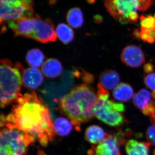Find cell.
<instances>
[{"label":"cell","mask_w":155,"mask_h":155,"mask_svg":"<svg viewBox=\"0 0 155 155\" xmlns=\"http://www.w3.org/2000/svg\"><path fill=\"white\" fill-rule=\"evenodd\" d=\"M16 65L22 71V84L25 87L30 90H35L41 85L44 77L39 69L32 67L25 69L20 64Z\"/></svg>","instance_id":"obj_11"},{"label":"cell","mask_w":155,"mask_h":155,"mask_svg":"<svg viewBox=\"0 0 155 155\" xmlns=\"http://www.w3.org/2000/svg\"><path fill=\"white\" fill-rule=\"evenodd\" d=\"M45 57L43 53L38 49H33L28 51L26 60L28 65L34 68L42 67Z\"/></svg>","instance_id":"obj_21"},{"label":"cell","mask_w":155,"mask_h":155,"mask_svg":"<svg viewBox=\"0 0 155 155\" xmlns=\"http://www.w3.org/2000/svg\"><path fill=\"white\" fill-rule=\"evenodd\" d=\"M152 97L155 101V91H153L151 94Z\"/></svg>","instance_id":"obj_33"},{"label":"cell","mask_w":155,"mask_h":155,"mask_svg":"<svg viewBox=\"0 0 155 155\" xmlns=\"http://www.w3.org/2000/svg\"><path fill=\"white\" fill-rule=\"evenodd\" d=\"M56 32L58 38L65 44L70 43L74 39V31L70 26L65 23L58 24Z\"/></svg>","instance_id":"obj_20"},{"label":"cell","mask_w":155,"mask_h":155,"mask_svg":"<svg viewBox=\"0 0 155 155\" xmlns=\"http://www.w3.org/2000/svg\"><path fill=\"white\" fill-rule=\"evenodd\" d=\"M33 0H0L1 23L34 16Z\"/></svg>","instance_id":"obj_6"},{"label":"cell","mask_w":155,"mask_h":155,"mask_svg":"<svg viewBox=\"0 0 155 155\" xmlns=\"http://www.w3.org/2000/svg\"><path fill=\"white\" fill-rule=\"evenodd\" d=\"M67 20L71 27L76 28H80L84 22L82 11L78 8L70 9L67 14Z\"/></svg>","instance_id":"obj_19"},{"label":"cell","mask_w":155,"mask_h":155,"mask_svg":"<svg viewBox=\"0 0 155 155\" xmlns=\"http://www.w3.org/2000/svg\"><path fill=\"white\" fill-rule=\"evenodd\" d=\"M150 120L152 124H155V110L152 116L150 117Z\"/></svg>","instance_id":"obj_31"},{"label":"cell","mask_w":155,"mask_h":155,"mask_svg":"<svg viewBox=\"0 0 155 155\" xmlns=\"http://www.w3.org/2000/svg\"><path fill=\"white\" fill-rule=\"evenodd\" d=\"M125 143V139L120 136L110 134L104 141L94 145L87 153L88 155H121L120 145Z\"/></svg>","instance_id":"obj_9"},{"label":"cell","mask_w":155,"mask_h":155,"mask_svg":"<svg viewBox=\"0 0 155 155\" xmlns=\"http://www.w3.org/2000/svg\"><path fill=\"white\" fill-rule=\"evenodd\" d=\"M87 1L90 4H94L96 2L95 0H87Z\"/></svg>","instance_id":"obj_32"},{"label":"cell","mask_w":155,"mask_h":155,"mask_svg":"<svg viewBox=\"0 0 155 155\" xmlns=\"http://www.w3.org/2000/svg\"><path fill=\"white\" fill-rule=\"evenodd\" d=\"M138 14L136 11H133L129 15L128 22L131 24H134L137 22L138 19Z\"/></svg>","instance_id":"obj_27"},{"label":"cell","mask_w":155,"mask_h":155,"mask_svg":"<svg viewBox=\"0 0 155 155\" xmlns=\"http://www.w3.org/2000/svg\"><path fill=\"white\" fill-rule=\"evenodd\" d=\"M94 22L97 24H101L102 22L103 18L100 15H96L94 17Z\"/></svg>","instance_id":"obj_29"},{"label":"cell","mask_w":155,"mask_h":155,"mask_svg":"<svg viewBox=\"0 0 155 155\" xmlns=\"http://www.w3.org/2000/svg\"><path fill=\"white\" fill-rule=\"evenodd\" d=\"M99 81L100 83L105 88L112 90L119 84L120 77L118 72L115 70L108 69L100 74Z\"/></svg>","instance_id":"obj_14"},{"label":"cell","mask_w":155,"mask_h":155,"mask_svg":"<svg viewBox=\"0 0 155 155\" xmlns=\"http://www.w3.org/2000/svg\"><path fill=\"white\" fill-rule=\"evenodd\" d=\"M150 92L145 89H142L134 96L133 102L136 107L142 111L151 102Z\"/></svg>","instance_id":"obj_17"},{"label":"cell","mask_w":155,"mask_h":155,"mask_svg":"<svg viewBox=\"0 0 155 155\" xmlns=\"http://www.w3.org/2000/svg\"><path fill=\"white\" fill-rule=\"evenodd\" d=\"M133 35L136 38L141 39V31H140L138 29H135L133 32Z\"/></svg>","instance_id":"obj_30"},{"label":"cell","mask_w":155,"mask_h":155,"mask_svg":"<svg viewBox=\"0 0 155 155\" xmlns=\"http://www.w3.org/2000/svg\"><path fill=\"white\" fill-rule=\"evenodd\" d=\"M1 96L0 104L5 108L17 101L22 95L20 93L22 84V75L17 65L14 67L7 59L1 61Z\"/></svg>","instance_id":"obj_4"},{"label":"cell","mask_w":155,"mask_h":155,"mask_svg":"<svg viewBox=\"0 0 155 155\" xmlns=\"http://www.w3.org/2000/svg\"><path fill=\"white\" fill-rule=\"evenodd\" d=\"M61 62L56 59H48L42 67L43 74L49 78H56L60 76L62 72Z\"/></svg>","instance_id":"obj_15"},{"label":"cell","mask_w":155,"mask_h":155,"mask_svg":"<svg viewBox=\"0 0 155 155\" xmlns=\"http://www.w3.org/2000/svg\"><path fill=\"white\" fill-rule=\"evenodd\" d=\"M121 60L125 65L132 68L140 67L145 62L144 53L141 48L134 45H129L122 50Z\"/></svg>","instance_id":"obj_10"},{"label":"cell","mask_w":155,"mask_h":155,"mask_svg":"<svg viewBox=\"0 0 155 155\" xmlns=\"http://www.w3.org/2000/svg\"><path fill=\"white\" fill-rule=\"evenodd\" d=\"M13 106L11 113L1 116V124L17 128L32 142L36 140L46 147L56 134L49 110L34 91L22 95Z\"/></svg>","instance_id":"obj_1"},{"label":"cell","mask_w":155,"mask_h":155,"mask_svg":"<svg viewBox=\"0 0 155 155\" xmlns=\"http://www.w3.org/2000/svg\"><path fill=\"white\" fill-rule=\"evenodd\" d=\"M98 91L97 92V96L98 100H108L110 97V94L106 89L101 84H98Z\"/></svg>","instance_id":"obj_24"},{"label":"cell","mask_w":155,"mask_h":155,"mask_svg":"<svg viewBox=\"0 0 155 155\" xmlns=\"http://www.w3.org/2000/svg\"><path fill=\"white\" fill-rule=\"evenodd\" d=\"M154 67L152 63L151 62L145 64L143 67V71L146 74H150L154 71Z\"/></svg>","instance_id":"obj_28"},{"label":"cell","mask_w":155,"mask_h":155,"mask_svg":"<svg viewBox=\"0 0 155 155\" xmlns=\"http://www.w3.org/2000/svg\"><path fill=\"white\" fill-rule=\"evenodd\" d=\"M104 5L108 13L122 24H127L130 13L138 8L137 0H105Z\"/></svg>","instance_id":"obj_8"},{"label":"cell","mask_w":155,"mask_h":155,"mask_svg":"<svg viewBox=\"0 0 155 155\" xmlns=\"http://www.w3.org/2000/svg\"><path fill=\"white\" fill-rule=\"evenodd\" d=\"M110 134L107 133L101 127L97 125H92L87 128L85 138L87 141L94 145L98 144L107 138Z\"/></svg>","instance_id":"obj_13"},{"label":"cell","mask_w":155,"mask_h":155,"mask_svg":"<svg viewBox=\"0 0 155 155\" xmlns=\"http://www.w3.org/2000/svg\"><path fill=\"white\" fill-rule=\"evenodd\" d=\"M97 100L94 109V116L97 119L112 127H120L125 123L123 113L114 108V100Z\"/></svg>","instance_id":"obj_7"},{"label":"cell","mask_w":155,"mask_h":155,"mask_svg":"<svg viewBox=\"0 0 155 155\" xmlns=\"http://www.w3.org/2000/svg\"><path fill=\"white\" fill-rule=\"evenodd\" d=\"M150 146L148 142L128 140L125 143V152L126 155H149Z\"/></svg>","instance_id":"obj_12"},{"label":"cell","mask_w":155,"mask_h":155,"mask_svg":"<svg viewBox=\"0 0 155 155\" xmlns=\"http://www.w3.org/2000/svg\"><path fill=\"white\" fill-rule=\"evenodd\" d=\"M8 26L16 37L33 39L44 44L55 41L57 39L52 21L49 19H42L38 14L9 22Z\"/></svg>","instance_id":"obj_3"},{"label":"cell","mask_w":155,"mask_h":155,"mask_svg":"<svg viewBox=\"0 0 155 155\" xmlns=\"http://www.w3.org/2000/svg\"><path fill=\"white\" fill-rule=\"evenodd\" d=\"M147 142L150 145H155V124L149 126L146 132Z\"/></svg>","instance_id":"obj_23"},{"label":"cell","mask_w":155,"mask_h":155,"mask_svg":"<svg viewBox=\"0 0 155 155\" xmlns=\"http://www.w3.org/2000/svg\"><path fill=\"white\" fill-rule=\"evenodd\" d=\"M144 83L148 88L155 91V73L147 75L144 78Z\"/></svg>","instance_id":"obj_25"},{"label":"cell","mask_w":155,"mask_h":155,"mask_svg":"<svg viewBox=\"0 0 155 155\" xmlns=\"http://www.w3.org/2000/svg\"><path fill=\"white\" fill-rule=\"evenodd\" d=\"M97 101L94 91L81 84L74 87L62 98L60 107L76 130L80 131L81 125L94 116V109Z\"/></svg>","instance_id":"obj_2"},{"label":"cell","mask_w":155,"mask_h":155,"mask_svg":"<svg viewBox=\"0 0 155 155\" xmlns=\"http://www.w3.org/2000/svg\"><path fill=\"white\" fill-rule=\"evenodd\" d=\"M138 2L139 11L145 12L150 8L152 5L151 0H137Z\"/></svg>","instance_id":"obj_26"},{"label":"cell","mask_w":155,"mask_h":155,"mask_svg":"<svg viewBox=\"0 0 155 155\" xmlns=\"http://www.w3.org/2000/svg\"><path fill=\"white\" fill-rule=\"evenodd\" d=\"M113 96L115 99L119 101H129L134 97V92L133 88L128 84H119L114 89L113 92Z\"/></svg>","instance_id":"obj_16"},{"label":"cell","mask_w":155,"mask_h":155,"mask_svg":"<svg viewBox=\"0 0 155 155\" xmlns=\"http://www.w3.org/2000/svg\"><path fill=\"white\" fill-rule=\"evenodd\" d=\"M153 155H155V149L154 150L153 153Z\"/></svg>","instance_id":"obj_34"},{"label":"cell","mask_w":155,"mask_h":155,"mask_svg":"<svg viewBox=\"0 0 155 155\" xmlns=\"http://www.w3.org/2000/svg\"><path fill=\"white\" fill-rule=\"evenodd\" d=\"M53 124L56 133L61 136L69 135L73 128V125L71 121L64 117L57 118Z\"/></svg>","instance_id":"obj_18"},{"label":"cell","mask_w":155,"mask_h":155,"mask_svg":"<svg viewBox=\"0 0 155 155\" xmlns=\"http://www.w3.org/2000/svg\"><path fill=\"white\" fill-rule=\"evenodd\" d=\"M154 18L155 19V14H154Z\"/></svg>","instance_id":"obj_35"},{"label":"cell","mask_w":155,"mask_h":155,"mask_svg":"<svg viewBox=\"0 0 155 155\" xmlns=\"http://www.w3.org/2000/svg\"><path fill=\"white\" fill-rule=\"evenodd\" d=\"M1 127L0 155H26L28 146L33 143L30 138L15 127Z\"/></svg>","instance_id":"obj_5"},{"label":"cell","mask_w":155,"mask_h":155,"mask_svg":"<svg viewBox=\"0 0 155 155\" xmlns=\"http://www.w3.org/2000/svg\"><path fill=\"white\" fill-rule=\"evenodd\" d=\"M140 24L141 28L147 29H155V19L151 15H148L147 17L142 15L140 17Z\"/></svg>","instance_id":"obj_22"}]
</instances>
